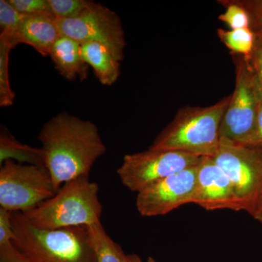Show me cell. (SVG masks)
I'll return each mask as SVG.
<instances>
[{"label":"cell","instance_id":"1","mask_svg":"<svg viewBox=\"0 0 262 262\" xmlns=\"http://www.w3.org/2000/svg\"><path fill=\"white\" fill-rule=\"evenodd\" d=\"M45 168L51 176L55 191L61 185L88 176L106 147L94 122L67 113L48 120L38 135Z\"/></svg>","mask_w":262,"mask_h":262},{"label":"cell","instance_id":"2","mask_svg":"<svg viewBox=\"0 0 262 262\" xmlns=\"http://www.w3.org/2000/svg\"><path fill=\"white\" fill-rule=\"evenodd\" d=\"M13 244L29 262H97L86 226L43 229L12 212Z\"/></svg>","mask_w":262,"mask_h":262},{"label":"cell","instance_id":"3","mask_svg":"<svg viewBox=\"0 0 262 262\" xmlns=\"http://www.w3.org/2000/svg\"><path fill=\"white\" fill-rule=\"evenodd\" d=\"M230 98L231 95L206 107L180 108L149 149L213 158L220 146L221 123Z\"/></svg>","mask_w":262,"mask_h":262},{"label":"cell","instance_id":"4","mask_svg":"<svg viewBox=\"0 0 262 262\" xmlns=\"http://www.w3.org/2000/svg\"><path fill=\"white\" fill-rule=\"evenodd\" d=\"M99 187L88 176L63 184L47 201L26 213L30 225L43 229L89 226L100 223L103 206L98 198Z\"/></svg>","mask_w":262,"mask_h":262},{"label":"cell","instance_id":"5","mask_svg":"<svg viewBox=\"0 0 262 262\" xmlns=\"http://www.w3.org/2000/svg\"><path fill=\"white\" fill-rule=\"evenodd\" d=\"M232 55L235 86L221 123L220 139L247 145L256 127L262 94L248 58Z\"/></svg>","mask_w":262,"mask_h":262},{"label":"cell","instance_id":"6","mask_svg":"<svg viewBox=\"0 0 262 262\" xmlns=\"http://www.w3.org/2000/svg\"><path fill=\"white\" fill-rule=\"evenodd\" d=\"M0 165V208L26 213L56 194L44 167L11 160Z\"/></svg>","mask_w":262,"mask_h":262},{"label":"cell","instance_id":"7","mask_svg":"<svg viewBox=\"0 0 262 262\" xmlns=\"http://www.w3.org/2000/svg\"><path fill=\"white\" fill-rule=\"evenodd\" d=\"M212 158L232 182L243 211L251 215L262 189V148L220 139Z\"/></svg>","mask_w":262,"mask_h":262},{"label":"cell","instance_id":"8","mask_svg":"<svg viewBox=\"0 0 262 262\" xmlns=\"http://www.w3.org/2000/svg\"><path fill=\"white\" fill-rule=\"evenodd\" d=\"M201 158L181 151L148 149L125 155L117 173L123 186L138 193L153 183L196 166Z\"/></svg>","mask_w":262,"mask_h":262},{"label":"cell","instance_id":"9","mask_svg":"<svg viewBox=\"0 0 262 262\" xmlns=\"http://www.w3.org/2000/svg\"><path fill=\"white\" fill-rule=\"evenodd\" d=\"M62 35L75 39L81 45L99 42L110 48L121 62L126 47L121 19L115 11L101 3L91 1L83 13L71 19H57Z\"/></svg>","mask_w":262,"mask_h":262},{"label":"cell","instance_id":"10","mask_svg":"<svg viewBox=\"0 0 262 262\" xmlns=\"http://www.w3.org/2000/svg\"><path fill=\"white\" fill-rule=\"evenodd\" d=\"M196 177L198 165L153 183L137 193L138 211L142 216H160L192 203Z\"/></svg>","mask_w":262,"mask_h":262},{"label":"cell","instance_id":"11","mask_svg":"<svg viewBox=\"0 0 262 262\" xmlns=\"http://www.w3.org/2000/svg\"><path fill=\"white\" fill-rule=\"evenodd\" d=\"M192 203L206 211H243L232 182L210 157H202L198 165Z\"/></svg>","mask_w":262,"mask_h":262},{"label":"cell","instance_id":"12","mask_svg":"<svg viewBox=\"0 0 262 262\" xmlns=\"http://www.w3.org/2000/svg\"><path fill=\"white\" fill-rule=\"evenodd\" d=\"M61 35L57 19L53 15H24L19 25L16 41L18 45H27L46 57L49 56L53 44Z\"/></svg>","mask_w":262,"mask_h":262},{"label":"cell","instance_id":"13","mask_svg":"<svg viewBox=\"0 0 262 262\" xmlns=\"http://www.w3.org/2000/svg\"><path fill=\"white\" fill-rule=\"evenodd\" d=\"M49 57L58 73L66 80L83 81L89 76V65L81 53V44L72 38L61 35L53 44Z\"/></svg>","mask_w":262,"mask_h":262},{"label":"cell","instance_id":"14","mask_svg":"<svg viewBox=\"0 0 262 262\" xmlns=\"http://www.w3.org/2000/svg\"><path fill=\"white\" fill-rule=\"evenodd\" d=\"M81 53L84 61L94 70L100 83L113 85L120 77V61L117 60L110 48L99 42L81 45Z\"/></svg>","mask_w":262,"mask_h":262},{"label":"cell","instance_id":"15","mask_svg":"<svg viewBox=\"0 0 262 262\" xmlns=\"http://www.w3.org/2000/svg\"><path fill=\"white\" fill-rule=\"evenodd\" d=\"M8 160L45 168L44 157L41 148L22 144L9 133L2 132L0 136V165Z\"/></svg>","mask_w":262,"mask_h":262},{"label":"cell","instance_id":"16","mask_svg":"<svg viewBox=\"0 0 262 262\" xmlns=\"http://www.w3.org/2000/svg\"><path fill=\"white\" fill-rule=\"evenodd\" d=\"M88 229L97 262H128L127 254L106 233L101 222Z\"/></svg>","mask_w":262,"mask_h":262},{"label":"cell","instance_id":"17","mask_svg":"<svg viewBox=\"0 0 262 262\" xmlns=\"http://www.w3.org/2000/svg\"><path fill=\"white\" fill-rule=\"evenodd\" d=\"M217 34L222 43L230 50L232 54L248 58L254 48L256 37L251 29L225 30L219 29Z\"/></svg>","mask_w":262,"mask_h":262},{"label":"cell","instance_id":"18","mask_svg":"<svg viewBox=\"0 0 262 262\" xmlns=\"http://www.w3.org/2000/svg\"><path fill=\"white\" fill-rule=\"evenodd\" d=\"M24 16L10 4L8 0H0V39L9 43L13 48L18 46L17 32Z\"/></svg>","mask_w":262,"mask_h":262},{"label":"cell","instance_id":"19","mask_svg":"<svg viewBox=\"0 0 262 262\" xmlns=\"http://www.w3.org/2000/svg\"><path fill=\"white\" fill-rule=\"evenodd\" d=\"M13 48L0 39V106L9 107L14 103L15 93L10 82V53Z\"/></svg>","mask_w":262,"mask_h":262},{"label":"cell","instance_id":"20","mask_svg":"<svg viewBox=\"0 0 262 262\" xmlns=\"http://www.w3.org/2000/svg\"><path fill=\"white\" fill-rule=\"evenodd\" d=\"M219 3L226 8V11L219 16V19L227 24L231 30L250 28L249 15L236 0H220Z\"/></svg>","mask_w":262,"mask_h":262},{"label":"cell","instance_id":"21","mask_svg":"<svg viewBox=\"0 0 262 262\" xmlns=\"http://www.w3.org/2000/svg\"><path fill=\"white\" fill-rule=\"evenodd\" d=\"M51 13L56 19L79 16L89 7L91 0H48Z\"/></svg>","mask_w":262,"mask_h":262},{"label":"cell","instance_id":"22","mask_svg":"<svg viewBox=\"0 0 262 262\" xmlns=\"http://www.w3.org/2000/svg\"><path fill=\"white\" fill-rule=\"evenodd\" d=\"M249 15L251 25L256 42L262 46V0H236Z\"/></svg>","mask_w":262,"mask_h":262},{"label":"cell","instance_id":"23","mask_svg":"<svg viewBox=\"0 0 262 262\" xmlns=\"http://www.w3.org/2000/svg\"><path fill=\"white\" fill-rule=\"evenodd\" d=\"M8 2L23 15L52 14L48 0H8Z\"/></svg>","mask_w":262,"mask_h":262},{"label":"cell","instance_id":"24","mask_svg":"<svg viewBox=\"0 0 262 262\" xmlns=\"http://www.w3.org/2000/svg\"><path fill=\"white\" fill-rule=\"evenodd\" d=\"M12 212L0 208V246L13 244L15 237L11 222Z\"/></svg>","mask_w":262,"mask_h":262},{"label":"cell","instance_id":"25","mask_svg":"<svg viewBox=\"0 0 262 262\" xmlns=\"http://www.w3.org/2000/svg\"><path fill=\"white\" fill-rule=\"evenodd\" d=\"M247 58L253 73L256 76L262 94V46L257 42H255L252 53Z\"/></svg>","mask_w":262,"mask_h":262},{"label":"cell","instance_id":"26","mask_svg":"<svg viewBox=\"0 0 262 262\" xmlns=\"http://www.w3.org/2000/svg\"><path fill=\"white\" fill-rule=\"evenodd\" d=\"M0 262H29L13 244L0 246Z\"/></svg>","mask_w":262,"mask_h":262},{"label":"cell","instance_id":"27","mask_svg":"<svg viewBox=\"0 0 262 262\" xmlns=\"http://www.w3.org/2000/svg\"><path fill=\"white\" fill-rule=\"evenodd\" d=\"M247 145L259 146L262 148V101L260 103L259 108H258L254 133Z\"/></svg>","mask_w":262,"mask_h":262},{"label":"cell","instance_id":"28","mask_svg":"<svg viewBox=\"0 0 262 262\" xmlns=\"http://www.w3.org/2000/svg\"><path fill=\"white\" fill-rule=\"evenodd\" d=\"M253 218L255 220L259 222L262 226V189L260 192L259 195L258 196L257 201L255 204L254 208H253L252 213H251Z\"/></svg>","mask_w":262,"mask_h":262},{"label":"cell","instance_id":"29","mask_svg":"<svg viewBox=\"0 0 262 262\" xmlns=\"http://www.w3.org/2000/svg\"><path fill=\"white\" fill-rule=\"evenodd\" d=\"M127 257H128V262H158L152 257H148L147 259H146L145 261H144L137 254H135V253L127 254Z\"/></svg>","mask_w":262,"mask_h":262}]
</instances>
